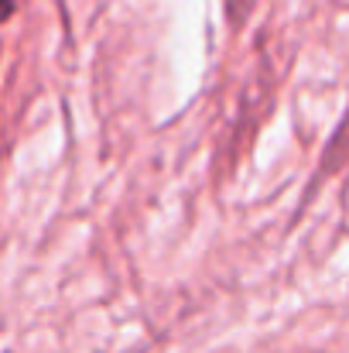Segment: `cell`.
Wrapping results in <instances>:
<instances>
[{"label": "cell", "mask_w": 349, "mask_h": 353, "mask_svg": "<svg viewBox=\"0 0 349 353\" xmlns=\"http://www.w3.org/2000/svg\"><path fill=\"white\" fill-rule=\"evenodd\" d=\"M14 7H17V0H0V24L14 14Z\"/></svg>", "instance_id": "obj_1"}]
</instances>
